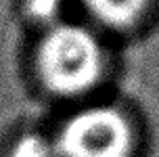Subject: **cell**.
I'll list each match as a JSON object with an SVG mask.
<instances>
[{"label": "cell", "instance_id": "5", "mask_svg": "<svg viewBox=\"0 0 159 157\" xmlns=\"http://www.w3.org/2000/svg\"><path fill=\"white\" fill-rule=\"evenodd\" d=\"M65 0H25V15L34 23L42 25V30L65 21L63 17Z\"/></svg>", "mask_w": 159, "mask_h": 157}, {"label": "cell", "instance_id": "3", "mask_svg": "<svg viewBox=\"0 0 159 157\" xmlns=\"http://www.w3.org/2000/svg\"><path fill=\"white\" fill-rule=\"evenodd\" d=\"M153 0H82L94 25L109 31L134 30L143 21Z\"/></svg>", "mask_w": 159, "mask_h": 157}, {"label": "cell", "instance_id": "2", "mask_svg": "<svg viewBox=\"0 0 159 157\" xmlns=\"http://www.w3.org/2000/svg\"><path fill=\"white\" fill-rule=\"evenodd\" d=\"M52 141L59 157H132L136 128L113 103H84L65 115Z\"/></svg>", "mask_w": 159, "mask_h": 157}, {"label": "cell", "instance_id": "1", "mask_svg": "<svg viewBox=\"0 0 159 157\" xmlns=\"http://www.w3.org/2000/svg\"><path fill=\"white\" fill-rule=\"evenodd\" d=\"M109 67V53L96 27L73 21L42 30L34 48V71L46 94L80 101L101 86Z\"/></svg>", "mask_w": 159, "mask_h": 157}, {"label": "cell", "instance_id": "4", "mask_svg": "<svg viewBox=\"0 0 159 157\" xmlns=\"http://www.w3.org/2000/svg\"><path fill=\"white\" fill-rule=\"evenodd\" d=\"M8 157H59L52 134L23 132L8 147Z\"/></svg>", "mask_w": 159, "mask_h": 157}]
</instances>
